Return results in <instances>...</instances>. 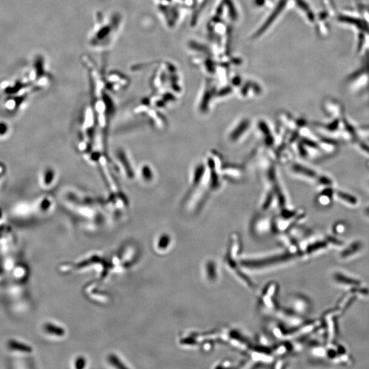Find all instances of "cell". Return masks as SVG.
<instances>
[{
    "label": "cell",
    "instance_id": "6da1fadb",
    "mask_svg": "<svg viewBox=\"0 0 369 369\" xmlns=\"http://www.w3.org/2000/svg\"><path fill=\"white\" fill-rule=\"evenodd\" d=\"M345 87L351 94L369 92V71L367 61L362 67L352 73L345 81Z\"/></svg>",
    "mask_w": 369,
    "mask_h": 369
},
{
    "label": "cell",
    "instance_id": "7a4b0ae2",
    "mask_svg": "<svg viewBox=\"0 0 369 369\" xmlns=\"http://www.w3.org/2000/svg\"><path fill=\"white\" fill-rule=\"evenodd\" d=\"M321 108L323 112L332 119H342L345 116L343 103L332 96H327L323 100Z\"/></svg>",
    "mask_w": 369,
    "mask_h": 369
},
{
    "label": "cell",
    "instance_id": "3957f363",
    "mask_svg": "<svg viewBox=\"0 0 369 369\" xmlns=\"http://www.w3.org/2000/svg\"><path fill=\"white\" fill-rule=\"evenodd\" d=\"M318 144L326 156H334L339 150L340 145L338 140L327 136H320Z\"/></svg>",
    "mask_w": 369,
    "mask_h": 369
},
{
    "label": "cell",
    "instance_id": "277c9868",
    "mask_svg": "<svg viewBox=\"0 0 369 369\" xmlns=\"http://www.w3.org/2000/svg\"><path fill=\"white\" fill-rule=\"evenodd\" d=\"M341 121V119H332L330 123H327L326 124L316 123L315 127L319 130L320 133H324L326 136H328V135H339Z\"/></svg>",
    "mask_w": 369,
    "mask_h": 369
},
{
    "label": "cell",
    "instance_id": "5b68a950",
    "mask_svg": "<svg viewBox=\"0 0 369 369\" xmlns=\"http://www.w3.org/2000/svg\"><path fill=\"white\" fill-rule=\"evenodd\" d=\"M335 189L333 187H326L316 196V202L320 205L329 206L332 204L334 198Z\"/></svg>",
    "mask_w": 369,
    "mask_h": 369
},
{
    "label": "cell",
    "instance_id": "8992f818",
    "mask_svg": "<svg viewBox=\"0 0 369 369\" xmlns=\"http://www.w3.org/2000/svg\"><path fill=\"white\" fill-rule=\"evenodd\" d=\"M328 15L326 13H322L318 16L316 19V25H317V31L319 32L320 37L326 38L329 37L330 28L329 23L328 19Z\"/></svg>",
    "mask_w": 369,
    "mask_h": 369
},
{
    "label": "cell",
    "instance_id": "52a82bcc",
    "mask_svg": "<svg viewBox=\"0 0 369 369\" xmlns=\"http://www.w3.org/2000/svg\"><path fill=\"white\" fill-rule=\"evenodd\" d=\"M334 197L351 206H355L358 203V199L355 196L343 191L335 190Z\"/></svg>",
    "mask_w": 369,
    "mask_h": 369
},
{
    "label": "cell",
    "instance_id": "ba28073f",
    "mask_svg": "<svg viewBox=\"0 0 369 369\" xmlns=\"http://www.w3.org/2000/svg\"><path fill=\"white\" fill-rule=\"evenodd\" d=\"M322 5L328 16L330 18H336L337 11L332 0H322Z\"/></svg>",
    "mask_w": 369,
    "mask_h": 369
},
{
    "label": "cell",
    "instance_id": "9c48e42d",
    "mask_svg": "<svg viewBox=\"0 0 369 369\" xmlns=\"http://www.w3.org/2000/svg\"><path fill=\"white\" fill-rule=\"evenodd\" d=\"M295 170L297 171V173L302 174V175L305 176L306 177H309V179H314V180H317L318 177H319V174L316 173L315 171L311 170V169L307 168V167L297 165L295 166Z\"/></svg>",
    "mask_w": 369,
    "mask_h": 369
},
{
    "label": "cell",
    "instance_id": "30bf717a",
    "mask_svg": "<svg viewBox=\"0 0 369 369\" xmlns=\"http://www.w3.org/2000/svg\"><path fill=\"white\" fill-rule=\"evenodd\" d=\"M362 154L369 157V145L359 138L354 143L352 144Z\"/></svg>",
    "mask_w": 369,
    "mask_h": 369
},
{
    "label": "cell",
    "instance_id": "8fae6325",
    "mask_svg": "<svg viewBox=\"0 0 369 369\" xmlns=\"http://www.w3.org/2000/svg\"><path fill=\"white\" fill-rule=\"evenodd\" d=\"M358 13L362 17V19L369 25V7L365 5L358 6Z\"/></svg>",
    "mask_w": 369,
    "mask_h": 369
},
{
    "label": "cell",
    "instance_id": "7c38bea8",
    "mask_svg": "<svg viewBox=\"0 0 369 369\" xmlns=\"http://www.w3.org/2000/svg\"><path fill=\"white\" fill-rule=\"evenodd\" d=\"M9 347L10 348L16 350V351L25 352H30L31 351V349L29 348V347L26 346L25 345L22 344V343H18V341H10Z\"/></svg>",
    "mask_w": 369,
    "mask_h": 369
},
{
    "label": "cell",
    "instance_id": "4fadbf2b",
    "mask_svg": "<svg viewBox=\"0 0 369 369\" xmlns=\"http://www.w3.org/2000/svg\"><path fill=\"white\" fill-rule=\"evenodd\" d=\"M335 278L342 283L351 284V285H358L360 283L358 280L345 277V276L341 275V274H336Z\"/></svg>",
    "mask_w": 369,
    "mask_h": 369
},
{
    "label": "cell",
    "instance_id": "5bb4252c",
    "mask_svg": "<svg viewBox=\"0 0 369 369\" xmlns=\"http://www.w3.org/2000/svg\"><path fill=\"white\" fill-rule=\"evenodd\" d=\"M316 182L318 184H321L325 187H333V184H334L332 179L326 175H319Z\"/></svg>",
    "mask_w": 369,
    "mask_h": 369
},
{
    "label": "cell",
    "instance_id": "9a60e30c",
    "mask_svg": "<svg viewBox=\"0 0 369 369\" xmlns=\"http://www.w3.org/2000/svg\"><path fill=\"white\" fill-rule=\"evenodd\" d=\"M358 246H353L351 247V250H346V251H345L343 253V257H347V256H349L351 255V254L353 253V252H355L357 250H358Z\"/></svg>",
    "mask_w": 369,
    "mask_h": 369
},
{
    "label": "cell",
    "instance_id": "2e32d148",
    "mask_svg": "<svg viewBox=\"0 0 369 369\" xmlns=\"http://www.w3.org/2000/svg\"><path fill=\"white\" fill-rule=\"evenodd\" d=\"M334 228H336V231L341 232L344 230L345 225L343 223H337L335 225Z\"/></svg>",
    "mask_w": 369,
    "mask_h": 369
},
{
    "label": "cell",
    "instance_id": "e0dca14e",
    "mask_svg": "<svg viewBox=\"0 0 369 369\" xmlns=\"http://www.w3.org/2000/svg\"><path fill=\"white\" fill-rule=\"evenodd\" d=\"M365 212L367 215H369V207H367V209H366Z\"/></svg>",
    "mask_w": 369,
    "mask_h": 369
}]
</instances>
